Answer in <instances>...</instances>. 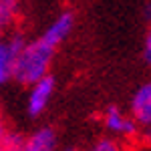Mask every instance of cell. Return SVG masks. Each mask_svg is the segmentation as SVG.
Here are the masks:
<instances>
[{
	"instance_id": "obj_6",
	"label": "cell",
	"mask_w": 151,
	"mask_h": 151,
	"mask_svg": "<svg viewBox=\"0 0 151 151\" xmlns=\"http://www.w3.org/2000/svg\"><path fill=\"white\" fill-rule=\"evenodd\" d=\"M24 47L22 35H10L6 40L0 36V85L12 79V60L18 55V50Z\"/></svg>"
},
{
	"instance_id": "obj_1",
	"label": "cell",
	"mask_w": 151,
	"mask_h": 151,
	"mask_svg": "<svg viewBox=\"0 0 151 151\" xmlns=\"http://www.w3.org/2000/svg\"><path fill=\"white\" fill-rule=\"evenodd\" d=\"M52 57H55V48L47 45L42 38L24 42V47L12 60V79L26 87L38 83L40 79L48 77Z\"/></svg>"
},
{
	"instance_id": "obj_4",
	"label": "cell",
	"mask_w": 151,
	"mask_h": 151,
	"mask_svg": "<svg viewBox=\"0 0 151 151\" xmlns=\"http://www.w3.org/2000/svg\"><path fill=\"white\" fill-rule=\"evenodd\" d=\"M73 26H75V14L70 10H63L57 18L47 26V30L42 32L40 38H42L47 45H50L52 48H57L69 38V35L73 32Z\"/></svg>"
},
{
	"instance_id": "obj_2",
	"label": "cell",
	"mask_w": 151,
	"mask_h": 151,
	"mask_svg": "<svg viewBox=\"0 0 151 151\" xmlns=\"http://www.w3.org/2000/svg\"><path fill=\"white\" fill-rule=\"evenodd\" d=\"M103 127L109 131L113 139H133L139 135V125L131 119V115L123 113L119 107L111 105L103 113Z\"/></svg>"
},
{
	"instance_id": "obj_12",
	"label": "cell",
	"mask_w": 151,
	"mask_h": 151,
	"mask_svg": "<svg viewBox=\"0 0 151 151\" xmlns=\"http://www.w3.org/2000/svg\"><path fill=\"white\" fill-rule=\"evenodd\" d=\"M6 131H8V129H6V125H4V121H2V115H0V141L4 139V135H6Z\"/></svg>"
},
{
	"instance_id": "obj_14",
	"label": "cell",
	"mask_w": 151,
	"mask_h": 151,
	"mask_svg": "<svg viewBox=\"0 0 151 151\" xmlns=\"http://www.w3.org/2000/svg\"><path fill=\"white\" fill-rule=\"evenodd\" d=\"M0 151H4V149H2V147H0Z\"/></svg>"
},
{
	"instance_id": "obj_10",
	"label": "cell",
	"mask_w": 151,
	"mask_h": 151,
	"mask_svg": "<svg viewBox=\"0 0 151 151\" xmlns=\"http://www.w3.org/2000/svg\"><path fill=\"white\" fill-rule=\"evenodd\" d=\"M89 151H127L125 145L121 143L119 139H113V137H101L97 139L89 147Z\"/></svg>"
},
{
	"instance_id": "obj_11",
	"label": "cell",
	"mask_w": 151,
	"mask_h": 151,
	"mask_svg": "<svg viewBox=\"0 0 151 151\" xmlns=\"http://www.w3.org/2000/svg\"><path fill=\"white\" fill-rule=\"evenodd\" d=\"M143 55H145V60L151 65V26L145 35V45H143Z\"/></svg>"
},
{
	"instance_id": "obj_7",
	"label": "cell",
	"mask_w": 151,
	"mask_h": 151,
	"mask_svg": "<svg viewBox=\"0 0 151 151\" xmlns=\"http://www.w3.org/2000/svg\"><path fill=\"white\" fill-rule=\"evenodd\" d=\"M57 131L52 127H40L24 139V151H55L57 149Z\"/></svg>"
},
{
	"instance_id": "obj_8",
	"label": "cell",
	"mask_w": 151,
	"mask_h": 151,
	"mask_svg": "<svg viewBox=\"0 0 151 151\" xmlns=\"http://www.w3.org/2000/svg\"><path fill=\"white\" fill-rule=\"evenodd\" d=\"M20 10V0H0V28L14 22Z\"/></svg>"
},
{
	"instance_id": "obj_3",
	"label": "cell",
	"mask_w": 151,
	"mask_h": 151,
	"mask_svg": "<svg viewBox=\"0 0 151 151\" xmlns=\"http://www.w3.org/2000/svg\"><path fill=\"white\" fill-rule=\"evenodd\" d=\"M55 79L48 75L45 79H40L38 83L30 85L28 91V99H26V111L30 117H38L40 113H45V109L48 107L52 95H55Z\"/></svg>"
},
{
	"instance_id": "obj_13",
	"label": "cell",
	"mask_w": 151,
	"mask_h": 151,
	"mask_svg": "<svg viewBox=\"0 0 151 151\" xmlns=\"http://www.w3.org/2000/svg\"><path fill=\"white\" fill-rule=\"evenodd\" d=\"M145 18L151 22V0H147V4H145Z\"/></svg>"
},
{
	"instance_id": "obj_9",
	"label": "cell",
	"mask_w": 151,
	"mask_h": 151,
	"mask_svg": "<svg viewBox=\"0 0 151 151\" xmlns=\"http://www.w3.org/2000/svg\"><path fill=\"white\" fill-rule=\"evenodd\" d=\"M0 147L4 151H24V137L20 133L14 131H6L4 139L0 141Z\"/></svg>"
},
{
	"instance_id": "obj_5",
	"label": "cell",
	"mask_w": 151,
	"mask_h": 151,
	"mask_svg": "<svg viewBox=\"0 0 151 151\" xmlns=\"http://www.w3.org/2000/svg\"><path fill=\"white\" fill-rule=\"evenodd\" d=\"M131 119L141 127H151V81L143 83L131 97Z\"/></svg>"
}]
</instances>
